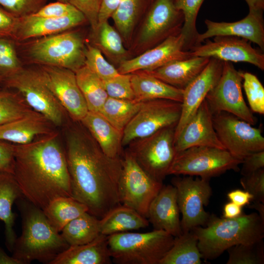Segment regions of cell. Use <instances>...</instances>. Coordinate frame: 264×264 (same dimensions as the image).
<instances>
[{
    "label": "cell",
    "instance_id": "obj_1",
    "mask_svg": "<svg viewBox=\"0 0 264 264\" xmlns=\"http://www.w3.org/2000/svg\"><path fill=\"white\" fill-rule=\"evenodd\" d=\"M63 128L72 197L100 219L121 204V157L107 156L81 122L70 119Z\"/></svg>",
    "mask_w": 264,
    "mask_h": 264
},
{
    "label": "cell",
    "instance_id": "obj_2",
    "mask_svg": "<svg viewBox=\"0 0 264 264\" xmlns=\"http://www.w3.org/2000/svg\"><path fill=\"white\" fill-rule=\"evenodd\" d=\"M13 175L22 196L43 210L56 198L72 197L65 147L59 132L14 144Z\"/></svg>",
    "mask_w": 264,
    "mask_h": 264
},
{
    "label": "cell",
    "instance_id": "obj_3",
    "mask_svg": "<svg viewBox=\"0 0 264 264\" xmlns=\"http://www.w3.org/2000/svg\"><path fill=\"white\" fill-rule=\"evenodd\" d=\"M15 202L21 214L22 232L16 239L12 257L21 264L35 260L50 264L69 245L51 225L42 209L23 196Z\"/></svg>",
    "mask_w": 264,
    "mask_h": 264
},
{
    "label": "cell",
    "instance_id": "obj_4",
    "mask_svg": "<svg viewBox=\"0 0 264 264\" xmlns=\"http://www.w3.org/2000/svg\"><path fill=\"white\" fill-rule=\"evenodd\" d=\"M192 230L197 236L202 259L207 261L216 259L233 246L263 241L264 221L256 212L242 213L232 219L212 215L205 226H197Z\"/></svg>",
    "mask_w": 264,
    "mask_h": 264
},
{
    "label": "cell",
    "instance_id": "obj_5",
    "mask_svg": "<svg viewBox=\"0 0 264 264\" xmlns=\"http://www.w3.org/2000/svg\"><path fill=\"white\" fill-rule=\"evenodd\" d=\"M112 262L117 264H159L173 245L174 237L162 230L126 232L108 236Z\"/></svg>",
    "mask_w": 264,
    "mask_h": 264
},
{
    "label": "cell",
    "instance_id": "obj_6",
    "mask_svg": "<svg viewBox=\"0 0 264 264\" xmlns=\"http://www.w3.org/2000/svg\"><path fill=\"white\" fill-rule=\"evenodd\" d=\"M1 86L19 93L32 109L46 117L56 127L63 128L70 119L38 70L22 67L7 77Z\"/></svg>",
    "mask_w": 264,
    "mask_h": 264
},
{
    "label": "cell",
    "instance_id": "obj_7",
    "mask_svg": "<svg viewBox=\"0 0 264 264\" xmlns=\"http://www.w3.org/2000/svg\"><path fill=\"white\" fill-rule=\"evenodd\" d=\"M242 163L225 149L194 146L176 153L168 175L198 176L209 180L228 170L238 171Z\"/></svg>",
    "mask_w": 264,
    "mask_h": 264
},
{
    "label": "cell",
    "instance_id": "obj_8",
    "mask_svg": "<svg viewBox=\"0 0 264 264\" xmlns=\"http://www.w3.org/2000/svg\"><path fill=\"white\" fill-rule=\"evenodd\" d=\"M85 44L79 33L64 31L38 39L30 45L28 54L35 63L75 72L85 65Z\"/></svg>",
    "mask_w": 264,
    "mask_h": 264
},
{
    "label": "cell",
    "instance_id": "obj_9",
    "mask_svg": "<svg viewBox=\"0 0 264 264\" xmlns=\"http://www.w3.org/2000/svg\"><path fill=\"white\" fill-rule=\"evenodd\" d=\"M176 125L164 128L147 137L131 142L128 151L140 167L155 180L162 182L168 175L176 152Z\"/></svg>",
    "mask_w": 264,
    "mask_h": 264
},
{
    "label": "cell",
    "instance_id": "obj_10",
    "mask_svg": "<svg viewBox=\"0 0 264 264\" xmlns=\"http://www.w3.org/2000/svg\"><path fill=\"white\" fill-rule=\"evenodd\" d=\"M121 159L122 168L118 186L120 202L147 218L150 204L163 182L146 173L128 150L123 153Z\"/></svg>",
    "mask_w": 264,
    "mask_h": 264
},
{
    "label": "cell",
    "instance_id": "obj_11",
    "mask_svg": "<svg viewBox=\"0 0 264 264\" xmlns=\"http://www.w3.org/2000/svg\"><path fill=\"white\" fill-rule=\"evenodd\" d=\"M181 102L158 99L142 102L134 116L123 131L122 146L147 137L167 127L177 125Z\"/></svg>",
    "mask_w": 264,
    "mask_h": 264
},
{
    "label": "cell",
    "instance_id": "obj_12",
    "mask_svg": "<svg viewBox=\"0 0 264 264\" xmlns=\"http://www.w3.org/2000/svg\"><path fill=\"white\" fill-rule=\"evenodd\" d=\"M242 81L241 71L236 70L231 62L224 61L218 81L205 99L213 114L227 112L253 125L257 118L243 99Z\"/></svg>",
    "mask_w": 264,
    "mask_h": 264
},
{
    "label": "cell",
    "instance_id": "obj_13",
    "mask_svg": "<svg viewBox=\"0 0 264 264\" xmlns=\"http://www.w3.org/2000/svg\"><path fill=\"white\" fill-rule=\"evenodd\" d=\"M172 183L176 190L182 233L197 226H205L210 215L204 207L208 205L212 194L209 179L185 176L174 177Z\"/></svg>",
    "mask_w": 264,
    "mask_h": 264
},
{
    "label": "cell",
    "instance_id": "obj_14",
    "mask_svg": "<svg viewBox=\"0 0 264 264\" xmlns=\"http://www.w3.org/2000/svg\"><path fill=\"white\" fill-rule=\"evenodd\" d=\"M213 125L224 148L237 159H242L252 153L264 150L261 128L227 112L213 114Z\"/></svg>",
    "mask_w": 264,
    "mask_h": 264
},
{
    "label": "cell",
    "instance_id": "obj_15",
    "mask_svg": "<svg viewBox=\"0 0 264 264\" xmlns=\"http://www.w3.org/2000/svg\"><path fill=\"white\" fill-rule=\"evenodd\" d=\"M37 70L69 118L80 122L88 110L75 73L66 68L46 65H42Z\"/></svg>",
    "mask_w": 264,
    "mask_h": 264
},
{
    "label": "cell",
    "instance_id": "obj_16",
    "mask_svg": "<svg viewBox=\"0 0 264 264\" xmlns=\"http://www.w3.org/2000/svg\"><path fill=\"white\" fill-rule=\"evenodd\" d=\"M184 18L174 0H153L142 25L138 42L157 45L168 37L181 33Z\"/></svg>",
    "mask_w": 264,
    "mask_h": 264
},
{
    "label": "cell",
    "instance_id": "obj_17",
    "mask_svg": "<svg viewBox=\"0 0 264 264\" xmlns=\"http://www.w3.org/2000/svg\"><path fill=\"white\" fill-rule=\"evenodd\" d=\"M205 41L189 50L191 56L213 58L223 62L248 63L264 70V54L261 50L253 47L247 40L219 36L214 37L213 41Z\"/></svg>",
    "mask_w": 264,
    "mask_h": 264
},
{
    "label": "cell",
    "instance_id": "obj_18",
    "mask_svg": "<svg viewBox=\"0 0 264 264\" xmlns=\"http://www.w3.org/2000/svg\"><path fill=\"white\" fill-rule=\"evenodd\" d=\"M185 40L180 33L170 36L151 49L133 58L120 63L117 70L121 74L149 72L176 60L192 57L184 50Z\"/></svg>",
    "mask_w": 264,
    "mask_h": 264
},
{
    "label": "cell",
    "instance_id": "obj_19",
    "mask_svg": "<svg viewBox=\"0 0 264 264\" xmlns=\"http://www.w3.org/2000/svg\"><path fill=\"white\" fill-rule=\"evenodd\" d=\"M223 64V61L211 58L202 72L183 89L181 114L175 128V140L218 81Z\"/></svg>",
    "mask_w": 264,
    "mask_h": 264
},
{
    "label": "cell",
    "instance_id": "obj_20",
    "mask_svg": "<svg viewBox=\"0 0 264 264\" xmlns=\"http://www.w3.org/2000/svg\"><path fill=\"white\" fill-rule=\"evenodd\" d=\"M206 30L198 34L196 46L206 39L219 36H231L244 38L257 44L264 50V21L263 11L249 10L243 19L235 22H216L206 20Z\"/></svg>",
    "mask_w": 264,
    "mask_h": 264
},
{
    "label": "cell",
    "instance_id": "obj_21",
    "mask_svg": "<svg viewBox=\"0 0 264 264\" xmlns=\"http://www.w3.org/2000/svg\"><path fill=\"white\" fill-rule=\"evenodd\" d=\"M194 146L224 149L215 130L213 114L205 99L175 141L176 153Z\"/></svg>",
    "mask_w": 264,
    "mask_h": 264
},
{
    "label": "cell",
    "instance_id": "obj_22",
    "mask_svg": "<svg viewBox=\"0 0 264 264\" xmlns=\"http://www.w3.org/2000/svg\"><path fill=\"white\" fill-rule=\"evenodd\" d=\"M180 211L176 187L173 185L162 186L151 202L147 218L154 229L162 230L174 237L182 234Z\"/></svg>",
    "mask_w": 264,
    "mask_h": 264
},
{
    "label": "cell",
    "instance_id": "obj_23",
    "mask_svg": "<svg viewBox=\"0 0 264 264\" xmlns=\"http://www.w3.org/2000/svg\"><path fill=\"white\" fill-rule=\"evenodd\" d=\"M86 21L85 16L79 10L60 18H39L27 15L20 18L14 39L21 41L57 34L79 25Z\"/></svg>",
    "mask_w": 264,
    "mask_h": 264
},
{
    "label": "cell",
    "instance_id": "obj_24",
    "mask_svg": "<svg viewBox=\"0 0 264 264\" xmlns=\"http://www.w3.org/2000/svg\"><path fill=\"white\" fill-rule=\"evenodd\" d=\"M56 128L48 119L34 110L22 118L0 126V140L25 144Z\"/></svg>",
    "mask_w": 264,
    "mask_h": 264
},
{
    "label": "cell",
    "instance_id": "obj_25",
    "mask_svg": "<svg viewBox=\"0 0 264 264\" xmlns=\"http://www.w3.org/2000/svg\"><path fill=\"white\" fill-rule=\"evenodd\" d=\"M210 59L208 57L192 56L171 61L146 72L170 85L184 89L202 72Z\"/></svg>",
    "mask_w": 264,
    "mask_h": 264
},
{
    "label": "cell",
    "instance_id": "obj_26",
    "mask_svg": "<svg viewBox=\"0 0 264 264\" xmlns=\"http://www.w3.org/2000/svg\"><path fill=\"white\" fill-rule=\"evenodd\" d=\"M112 262L108 236L100 234L88 243L69 246L50 264H110Z\"/></svg>",
    "mask_w": 264,
    "mask_h": 264
},
{
    "label": "cell",
    "instance_id": "obj_27",
    "mask_svg": "<svg viewBox=\"0 0 264 264\" xmlns=\"http://www.w3.org/2000/svg\"><path fill=\"white\" fill-rule=\"evenodd\" d=\"M80 122L107 156L114 159L121 157L122 131L114 127L99 112L88 111Z\"/></svg>",
    "mask_w": 264,
    "mask_h": 264
},
{
    "label": "cell",
    "instance_id": "obj_28",
    "mask_svg": "<svg viewBox=\"0 0 264 264\" xmlns=\"http://www.w3.org/2000/svg\"><path fill=\"white\" fill-rule=\"evenodd\" d=\"M131 83L136 101L163 99L182 101L183 89L170 85L146 72L131 73Z\"/></svg>",
    "mask_w": 264,
    "mask_h": 264
},
{
    "label": "cell",
    "instance_id": "obj_29",
    "mask_svg": "<svg viewBox=\"0 0 264 264\" xmlns=\"http://www.w3.org/2000/svg\"><path fill=\"white\" fill-rule=\"evenodd\" d=\"M22 196L12 174L0 171V220L5 225V245L12 252L17 238L14 226L15 214L12 206L16 200Z\"/></svg>",
    "mask_w": 264,
    "mask_h": 264
},
{
    "label": "cell",
    "instance_id": "obj_30",
    "mask_svg": "<svg viewBox=\"0 0 264 264\" xmlns=\"http://www.w3.org/2000/svg\"><path fill=\"white\" fill-rule=\"evenodd\" d=\"M149 225L147 218L122 204L112 208L99 219L100 234L107 236L145 228Z\"/></svg>",
    "mask_w": 264,
    "mask_h": 264
},
{
    "label": "cell",
    "instance_id": "obj_31",
    "mask_svg": "<svg viewBox=\"0 0 264 264\" xmlns=\"http://www.w3.org/2000/svg\"><path fill=\"white\" fill-rule=\"evenodd\" d=\"M43 211L51 225L60 232L70 221L88 212V208L72 197L61 196L51 200Z\"/></svg>",
    "mask_w": 264,
    "mask_h": 264
},
{
    "label": "cell",
    "instance_id": "obj_32",
    "mask_svg": "<svg viewBox=\"0 0 264 264\" xmlns=\"http://www.w3.org/2000/svg\"><path fill=\"white\" fill-rule=\"evenodd\" d=\"M198 243L193 230L174 237L172 246L159 264H200L202 257Z\"/></svg>",
    "mask_w": 264,
    "mask_h": 264
},
{
    "label": "cell",
    "instance_id": "obj_33",
    "mask_svg": "<svg viewBox=\"0 0 264 264\" xmlns=\"http://www.w3.org/2000/svg\"><path fill=\"white\" fill-rule=\"evenodd\" d=\"M75 73L88 111L99 112L108 97L103 80L85 65Z\"/></svg>",
    "mask_w": 264,
    "mask_h": 264
},
{
    "label": "cell",
    "instance_id": "obj_34",
    "mask_svg": "<svg viewBox=\"0 0 264 264\" xmlns=\"http://www.w3.org/2000/svg\"><path fill=\"white\" fill-rule=\"evenodd\" d=\"M99 219L86 212L68 222L61 236L69 246L88 243L99 234Z\"/></svg>",
    "mask_w": 264,
    "mask_h": 264
},
{
    "label": "cell",
    "instance_id": "obj_35",
    "mask_svg": "<svg viewBox=\"0 0 264 264\" xmlns=\"http://www.w3.org/2000/svg\"><path fill=\"white\" fill-rule=\"evenodd\" d=\"M142 102L108 97L99 112L110 124L121 131L140 109Z\"/></svg>",
    "mask_w": 264,
    "mask_h": 264
},
{
    "label": "cell",
    "instance_id": "obj_36",
    "mask_svg": "<svg viewBox=\"0 0 264 264\" xmlns=\"http://www.w3.org/2000/svg\"><path fill=\"white\" fill-rule=\"evenodd\" d=\"M144 0H121L111 18L117 31L125 40L130 39Z\"/></svg>",
    "mask_w": 264,
    "mask_h": 264
},
{
    "label": "cell",
    "instance_id": "obj_37",
    "mask_svg": "<svg viewBox=\"0 0 264 264\" xmlns=\"http://www.w3.org/2000/svg\"><path fill=\"white\" fill-rule=\"evenodd\" d=\"M33 111L17 92L0 88V126L22 118Z\"/></svg>",
    "mask_w": 264,
    "mask_h": 264
},
{
    "label": "cell",
    "instance_id": "obj_38",
    "mask_svg": "<svg viewBox=\"0 0 264 264\" xmlns=\"http://www.w3.org/2000/svg\"><path fill=\"white\" fill-rule=\"evenodd\" d=\"M204 0H174L176 8L182 11L184 18L181 31L185 40L184 50H190L196 46L198 32L196 20L200 7Z\"/></svg>",
    "mask_w": 264,
    "mask_h": 264
},
{
    "label": "cell",
    "instance_id": "obj_39",
    "mask_svg": "<svg viewBox=\"0 0 264 264\" xmlns=\"http://www.w3.org/2000/svg\"><path fill=\"white\" fill-rule=\"evenodd\" d=\"M96 36V44L100 50L109 57L123 59L127 54L122 42V37L108 21L99 23L94 32Z\"/></svg>",
    "mask_w": 264,
    "mask_h": 264
},
{
    "label": "cell",
    "instance_id": "obj_40",
    "mask_svg": "<svg viewBox=\"0 0 264 264\" xmlns=\"http://www.w3.org/2000/svg\"><path fill=\"white\" fill-rule=\"evenodd\" d=\"M229 257L227 264H263V241L252 244H237L227 250Z\"/></svg>",
    "mask_w": 264,
    "mask_h": 264
},
{
    "label": "cell",
    "instance_id": "obj_41",
    "mask_svg": "<svg viewBox=\"0 0 264 264\" xmlns=\"http://www.w3.org/2000/svg\"><path fill=\"white\" fill-rule=\"evenodd\" d=\"M22 67L12 38L0 36V86Z\"/></svg>",
    "mask_w": 264,
    "mask_h": 264
},
{
    "label": "cell",
    "instance_id": "obj_42",
    "mask_svg": "<svg viewBox=\"0 0 264 264\" xmlns=\"http://www.w3.org/2000/svg\"><path fill=\"white\" fill-rule=\"evenodd\" d=\"M85 55V65L102 80L119 74L117 69L105 60L101 50L97 47L86 44Z\"/></svg>",
    "mask_w": 264,
    "mask_h": 264
},
{
    "label": "cell",
    "instance_id": "obj_43",
    "mask_svg": "<svg viewBox=\"0 0 264 264\" xmlns=\"http://www.w3.org/2000/svg\"><path fill=\"white\" fill-rule=\"evenodd\" d=\"M243 88L252 111L264 114V88L256 75L241 71Z\"/></svg>",
    "mask_w": 264,
    "mask_h": 264
},
{
    "label": "cell",
    "instance_id": "obj_44",
    "mask_svg": "<svg viewBox=\"0 0 264 264\" xmlns=\"http://www.w3.org/2000/svg\"><path fill=\"white\" fill-rule=\"evenodd\" d=\"M108 97L125 100H135L131 83V73L121 74L103 80Z\"/></svg>",
    "mask_w": 264,
    "mask_h": 264
},
{
    "label": "cell",
    "instance_id": "obj_45",
    "mask_svg": "<svg viewBox=\"0 0 264 264\" xmlns=\"http://www.w3.org/2000/svg\"><path fill=\"white\" fill-rule=\"evenodd\" d=\"M45 0H0L2 9L21 18L34 13L40 9Z\"/></svg>",
    "mask_w": 264,
    "mask_h": 264
},
{
    "label": "cell",
    "instance_id": "obj_46",
    "mask_svg": "<svg viewBox=\"0 0 264 264\" xmlns=\"http://www.w3.org/2000/svg\"><path fill=\"white\" fill-rule=\"evenodd\" d=\"M240 182L244 190L253 195L252 201L264 203V168L242 176Z\"/></svg>",
    "mask_w": 264,
    "mask_h": 264
},
{
    "label": "cell",
    "instance_id": "obj_47",
    "mask_svg": "<svg viewBox=\"0 0 264 264\" xmlns=\"http://www.w3.org/2000/svg\"><path fill=\"white\" fill-rule=\"evenodd\" d=\"M67 1L85 16L94 32L98 25L100 0H67Z\"/></svg>",
    "mask_w": 264,
    "mask_h": 264
},
{
    "label": "cell",
    "instance_id": "obj_48",
    "mask_svg": "<svg viewBox=\"0 0 264 264\" xmlns=\"http://www.w3.org/2000/svg\"><path fill=\"white\" fill-rule=\"evenodd\" d=\"M78 10L68 2L57 1L42 7L30 15L35 18H60L70 14Z\"/></svg>",
    "mask_w": 264,
    "mask_h": 264
},
{
    "label": "cell",
    "instance_id": "obj_49",
    "mask_svg": "<svg viewBox=\"0 0 264 264\" xmlns=\"http://www.w3.org/2000/svg\"><path fill=\"white\" fill-rule=\"evenodd\" d=\"M19 21L20 18L0 8V36L14 40Z\"/></svg>",
    "mask_w": 264,
    "mask_h": 264
},
{
    "label": "cell",
    "instance_id": "obj_50",
    "mask_svg": "<svg viewBox=\"0 0 264 264\" xmlns=\"http://www.w3.org/2000/svg\"><path fill=\"white\" fill-rule=\"evenodd\" d=\"M241 174L245 176L264 168V150L246 155L242 161Z\"/></svg>",
    "mask_w": 264,
    "mask_h": 264
},
{
    "label": "cell",
    "instance_id": "obj_51",
    "mask_svg": "<svg viewBox=\"0 0 264 264\" xmlns=\"http://www.w3.org/2000/svg\"><path fill=\"white\" fill-rule=\"evenodd\" d=\"M14 166V144L0 140V171L13 174Z\"/></svg>",
    "mask_w": 264,
    "mask_h": 264
},
{
    "label": "cell",
    "instance_id": "obj_52",
    "mask_svg": "<svg viewBox=\"0 0 264 264\" xmlns=\"http://www.w3.org/2000/svg\"><path fill=\"white\" fill-rule=\"evenodd\" d=\"M121 0H100L98 14V24L111 17L117 8Z\"/></svg>",
    "mask_w": 264,
    "mask_h": 264
},
{
    "label": "cell",
    "instance_id": "obj_53",
    "mask_svg": "<svg viewBox=\"0 0 264 264\" xmlns=\"http://www.w3.org/2000/svg\"><path fill=\"white\" fill-rule=\"evenodd\" d=\"M227 197L230 201L243 207L250 204L253 200V196L248 192L240 189H236L227 193Z\"/></svg>",
    "mask_w": 264,
    "mask_h": 264
},
{
    "label": "cell",
    "instance_id": "obj_54",
    "mask_svg": "<svg viewBox=\"0 0 264 264\" xmlns=\"http://www.w3.org/2000/svg\"><path fill=\"white\" fill-rule=\"evenodd\" d=\"M242 214V207L231 201L226 203L224 205L223 215L225 218H235L241 216Z\"/></svg>",
    "mask_w": 264,
    "mask_h": 264
},
{
    "label": "cell",
    "instance_id": "obj_55",
    "mask_svg": "<svg viewBox=\"0 0 264 264\" xmlns=\"http://www.w3.org/2000/svg\"><path fill=\"white\" fill-rule=\"evenodd\" d=\"M249 10L262 11L264 10V0H244Z\"/></svg>",
    "mask_w": 264,
    "mask_h": 264
},
{
    "label": "cell",
    "instance_id": "obj_56",
    "mask_svg": "<svg viewBox=\"0 0 264 264\" xmlns=\"http://www.w3.org/2000/svg\"><path fill=\"white\" fill-rule=\"evenodd\" d=\"M0 264H21L17 260L7 255L0 247Z\"/></svg>",
    "mask_w": 264,
    "mask_h": 264
},
{
    "label": "cell",
    "instance_id": "obj_57",
    "mask_svg": "<svg viewBox=\"0 0 264 264\" xmlns=\"http://www.w3.org/2000/svg\"><path fill=\"white\" fill-rule=\"evenodd\" d=\"M253 203L249 205L250 208L254 209L257 212L261 219L264 221V203L260 201H253Z\"/></svg>",
    "mask_w": 264,
    "mask_h": 264
},
{
    "label": "cell",
    "instance_id": "obj_58",
    "mask_svg": "<svg viewBox=\"0 0 264 264\" xmlns=\"http://www.w3.org/2000/svg\"><path fill=\"white\" fill-rule=\"evenodd\" d=\"M57 1L63 2H67V0H57Z\"/></svg>",
    "mask_w": 264,
    "mask_h": 264
},
{
    "label": "cell",
    "instance_id": "obj_59",
    "mask_svg": "<svg viewBox=\"0 0 264 264\" xmlns=\"http://www.w3.org/2000/svg\"></svg>",
    "mask_w": 264,
    "mask_h": 264
}]
</instances>
